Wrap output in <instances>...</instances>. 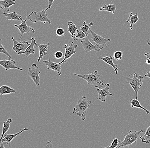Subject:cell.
<instances>
[{"instance_id": "1", "label": "cell", "mask_w": 150, "mask_h": 148, "mask_svg": "<svg viewBox=\"0 0 150 148\" xmlns=\"http://www.w3.org/2000/svg\"><path fill=\"white\" fill-rule=\"evenodd\" d=\"M73 75L84 79L87 81L88 85L93 86L98 89H102L103 86L105 85V83H104L100 79V76L101 75L98 74L97 71H95L88 74L81 75L74 73Z\"/></svg>"}, {"instance_id": "2", "label": "cell", "mask_w": 150, "mask_h": 148, "mask_svg": "<svg viewBox=\"0 0 150 148\" xmlns=\"http://www.w3.org/2000/svg\"><path fill=\"white\" fill-rule=\"evenodd\" d=\"M91 103V101L87 100V97L85 96H83L82 99L79 100L73 109V114L77 115L81 118L82 120H84L86 119V112Z\"/></svg>"}, {"instance_id": "3", "label": "cell", "mask_w": 150, "mask_h": 148, "mask_svg": "<svg viewBox=\"0 0 150 148\" xmlns=\"http://www.w3.org/2000/svg\"><path fill=\"white\" fill-rule=\"evenodd\" d=\"M144 132L143 130L140 131H130L125 136V138L120 143L118 148L120 147H128L133 143H137L138 139L139 138V135L141 133Z\"/></svg>"}, {"instance_id": "4", "label": "cell", "mask_w": 150, "mask_h": 148, "mask_svg": "<svg viewBox=\"0 0 150 148\" xmlns=\"http://www.w3.org/2000/svg\"><path fill=\"white\" fill-rule=\"evenodd\" d=\"M130 76L127 77L126 79L127 80V83L130 84L134 91L136 93V99H138V93L139 90H140L141 87L143 83V77L137 73H134L133 78H130Z\"/></svg>"}, {"instance_id": "5", "label": "cell", "mask_w": 150, "mask_h": 148, "mask_svg": "<svg viewBox=\"0 0 150 148\" xmlns=\"http://www.w3.org/2000/svg\"><path fill=\"white\" fill-rule=\"evenodd\" d=\"M47 11L43 9L41 12H37L32 11L30 14L28 15V20L33 23H35L38 21H41L44 24L48 22L49 24H51V20L48 18Z\"/></svg>"}, {"instance_id": "6", "label": "cell", "mask_w": 150, "mask_h": 148, "mask_svg": "<svg viewBox=\"0 0 150 148\" xmlns=\"http://www.w3.org/2000/svg\"><path fill=\"white\" fill-rule=\"evenodd\" d=\"M40 69L35 64H33L28 69V75L32 79L37 87L40 86Z\"/></svg>"}, {"instance_id": "7", "label": "cell", "mask_w": 150, "mask_h": 148, "mask_svg": "<svg viewBox=\"0 0 150 148\" xmlns=\"http://www.w3.org/2000/svg\"><path fill=\"white\" fill-rule=\"evenodd\" d=\"M26 18L25 20L22 19V17L20 18L21 21V23L19 25H18L17 24H15L14 26L16 27L18 29L20 32L21 33V36L20 37L19 40H20L21 37L23 36V34L25 33H33L35 32V30L32 27H30L28 26L26 23H27V21L28 19V15L26 14Z\"/></svg>"}, {"instance_id": "8", "label": "cell", "mask_w": 150, "mask_h": 148, "mask_svg": "<svg viewBox=\"0 0 150 148\" xmlns=\"http://www.w3.org/2000/svg\"><path fill=\"white\" fill-rule=\"evenodd\" d=\"M81 42L84 48L85 53H88L89 51H91V50L100 51L104 47L103 46L98 45V44H96L94 45L92 44L87 37L84 38V40L81 41Z\"/></svg>"}, {"instance_id": "9", "label": "cell", "mask_w": 150, "mask_h": 148, "mask_svg": "<svg viewBox=\"0 0 150 148\" xmlns=\"http://www.w3.org/2000/svg\"><path fill=\"white\" fill-rule=\"evenodd\" d=\"M77 45H74V42H72L70 45L68 44H66L64 46V48L65 49V54H64V59L60 62V64H62L64 63H66L67 62L68 59H70L71 57L76 53V51L75 49L77 47Z\"/></svg>"}, {"instance_id": "10", "label": "cell", "mask_w": 150, "mask_h": 148, "mask_svg": "<svg viewBox=\"0 0 150 148\" xmlns=\"http://www.w3.org/2000/svg\"><path fill=\"white\" fill-rule=\"evenodd\" d=\"M89 30H90V33L91 34L92 36L91 37V42H94L96 44L101 45L104 47H106L108 46L107 43L111 41V39L110 38H103L101 35L96 33L91 29V28Z\"/></svg>"}, {"instance_id": "11", "label": "cell", "mask_w": 150, "mask_h": 148, "mask_svg": "<svg viewBox=\"0 0 150 148\" xmlns=\"http://www.w3.org/2000/svg\"><path fill=\"white\" fill-rule=\"evenodd\" d=\"M11 39L13 42V50H14L16 53H18L21 52L22 50L25 51L30 45V43L26 41H23V42H19L17 41L13 37H11Z\"/></svg>"}, {"instance_id": "12", "label": "cell", "mask_w": 150, "mask_h": 148, "mask_svg": "<svg viewBox=\"0 0 150 148\" xmlns=\"http://www.w3.org/2000/svg\"><path fill=\"white\" fill-rule=\"evenodd\" d=\"M105 87L103 89H97V91L98 92V96L97 100H100L101 102H105L106 98L108 96H112V94L109 91L110 89V84L109 83L106 84Z\"/></svg>"}, {"instance_id": "13", "label": "cell", "mask_w": 150, "mask_h": 148, "mask_svg": "<svg viewBox=\"0 0 150 148\" xmlns=\"http://www.w3.org/2000/svg\"><path fill=\"white\" fill-rule=\"evenodd\" d=\"M16 62L12 59H7V60H1L0 61V64L5 69L6 71L11 69H17L20 71H23L22 68L16 66Z\"/></svg>"}, {"instance_id": "14", "label": "cell", "mask_w": 150, "mask_h": 148, "mask_svg": "<svg viewBox=\"0 0 150 148\" xmlns=\"http://www.w3.org/2000/svg\"><path fill=\"white\" fill-rule=\"evenodd\" d=\"M43 63H45V66H47V70L50 69L54 71H56L57 72V75L59 76H60L62 74V68L61 67V64H60L59 63L52 62L50 61V59L48 60H44Z\"/></svg>"}, {"instance_id": "15", "label": "cell", "mask_w": 150, "mask_h": 148, "mask_svg": "<svg viewBox=\"0 0 150 148\" xmlns=\"http://www.w3.org/2000/svg\"><path fill=\"white\" fill-rule=\"evenodd\" d=\"M29 41H31V42L30 45L25 51L23 52H20L18 53V55L24 54L25 57H28L30 54H34L35 53V46H37V44L36 43V41L35 40L34 37H32L31 39H28Z\"/></svg>"}, {"instance_id": "16", "label": "cell", "mask_w": 150, "mask_h": 148, "mask_svg": "<svg viewBox=\"0 0 150 148\" xmlns=\"http://www.w3.org/2000/svg\"><path fill=\"white\" fill-rule=\"evenodd\" d=\"M16 0H1L0 1V7L3 11L4 13H10L9 7L12 6L16 4L15 1Z\"/></svg>"}, {"instance_id": "17", "label": "cell", "mask_w": 150, "mask_h": 148, "mask_svg": "<svg viewBox=\"0 0 150 148\" xmlns=\"http://www.w3.org/2000/svg\"><path fill=\"white\" fill-rule=\"evenodd\" d=\"M33 129H28V128H25L23 129H22L21 131H20L18 132L15 134H13V135H5L4 137L2 139L1 141V143H7L8 144V146H10V143L11 141H12L13 139L15 137H16L18 135H20L21 133L23 132L24 131H32Z\"/></svg>"}, {"instance_id": "18", "label": "cell", "mask_w": 150, "mask_h": 148, "mask_svg": "<svg viewBox=\"0 0 150 148\" xmlns=\"http://www.w3.org/2000/svg\"><path fill=\"white\" fill-rule=\"evenodd\" d=\"M50 45V43H48L47 44H37V46L39 48V57L36 58L38 59V62H39L43 57L46 56L47 54L48 46Z\"/></svg>"}, {"instance_id": "19", "label": "cell", "mask_w": 150, "mask_h": 148, "mask_svg": "<svg viewBox=\"0 0 150 148\" xmlns=\"http://www.w3.org/2000/svg\"><path fill=\"white\" fill-rule=\"evenodd\" d=\"M67 24L68 26L67 31L71 34V38H73L74 41H77L79 38L76 36V32L78 30L76 26L72 21H68Z\"/></svg>"}, {"instance_id": "20", "label": "cell", "mask_w": 150, "mask_h": 148, "mask_svg": "<svg viewBox=\"0 0 150 148\" xmlns=\"http://www.w3.org/2000/svg\"><path fill=\"white\" fill-rule=\"evenodd\" d=\"M113 58V57H112V56L108 57V56H106L105 57H98V59L100 60H102L103 61L105 62L108 64L109 65L112 66V68L114 69L116 74L118 75V68H117L118 64H114V63H113V61H112Z\"/></svg>"}, {"instance_id": "21", "label": "cell", "mask_w": 150, "mask_h": 148, "mask_svg": "<svg viewBox=\"0 0 150 148\" xmlns=\"http://www.w3.org/2000/svg\"><path fill=\"white\" fill-rule=\"evenodd\" d=\"M139 18L138 17V13H137L136 14L134 15L132 12H130L129 13V17L128 19L126 21V22H129L130 23V26L129 28L131 30H133V26L134 24L137 22L138 21Z\"/></svg>"}, {"instance_id": "22", "label": "cell", "mask_w": 150, "mask_h": 148, "mask_svg": "<svg viewBox=\"0 0 150 148\" xmlns=\"http://www.w3.org/2000/svg\"><path fill=\"white\" fill-rule=\"evenodd\" d=\"M130 102L131 108H141V109L145 110V112H146L147 115H149V110H147L144 107L142 106L139 101H138V99H131Z\"/></svg>"}, {"instance_id": "23", "label": "cell", "mask_w": 150, "mask_h": 148, "mask_svg": "<svg viewBox=\"0 0 150 148\" xmlns=\"http://www.w3.org/2000/svg\"><path fill=\"white\" fill-rule=\"evenodd\" d=\"M17 91L9 86H2L0 88V94L1 95H5L12 93H16Z\"/></svg>"}, {"instance_id": "24", "label": "cell", "mask_w": 150, "mask_h": 148, "mask_svg": "<svg viewBox=\"0 0 150 148\" xmlns=\"http://www.w3.org/2000/svg\"><path fill=\"white\" fill-rule=\"evenodd\" d=\"M116 5L112 4H109L108 5L104 4L103 7H101L99 9L100 11H107V12H110L112 13L113 14H115L116 12Z\"/></svg>"}, {"instance_id": "25", "label": "cell", "mask_w": 150, "mask_h": 148, "mask_svg": "<svg viewBox=\"0 0 150 148\" xmlns=\"http://www.w3.org/2000/svg\"><path fill=\"white\" fill-rule=\"evenodd\" d=\"M13 122V120L11 118L8 119L6 121L3 122V127L2 133L1 135V138L0 141L4 137L6 133L8 131L10 128V124Z\"/></svg>"}, {"instance_id": "26", "label": "cell", "mask_w": 150, "mask_h": 148, "mask_svg": "<svg viewBox=\"0 0 150 148\" xmlns=\"http://www.w3.org/2000/svg\"><path fill=\"white\" fill-rule=\"evenodd\" d=\"M3 14L5 17L6 18V20H13L21 21L20 18L21 17V16L18 14L16 11H13L12 13H3Z\"/></svg>"}, {"instance_id": "27", "label": "cell", "mask_w": 150, "mask_h": 148, "mask_svg": "<svg viewBox=\"0 0 150 148\" xmlns=\"http://www.w3.org/2000/svg\"><path fill=\"white\" fill-rule=\"evenodd\" d=\"M139 138L141 139L143 143H150V126L146 129L144 135L142 136Z\"/></svg>"}, {"instance_id": "28", "label": "cell", "mask_w": 150, "mask_h": 148, "mask_svg": "<svg viewBox=\"0 0 150 148\" xmlns=\"http://www.w3.org/2000/svg\"><path fill=\"white\" fill-rule=\"evenodd\" d=\"M94 25L93 22H91L90 24L86 23V21H84L83 24V26L81 27L80 29L81 31L83 32L84 33L86 34L87 35L90 33V29L91 27Z\"/></svg>"}, {"instance_id": "29", "label": "cell", "mask_w": 150, "mask_h": 148, "mask_svg": "<svg viewBox=\"0 0 150 148\" xmlns=\"http://www.w3.org/2000/svg\"><path fill=\"white\" fill-rule=\"evenodd\" d=\"M123 52L121 51H116L113 53V58L116 61L121 60L122 58Z\"/></svg>"}, {"instance_id": "30", "label": "cell", "mask_w": 150, "mask_h": 148, "mask_svg": "<svg viewBox=\"0 0 150 148\" xmlns=\"http://www.w3.org/2000/svg\"><path fill=\"white\" fill-rule=\"evenodd\" d=\"M0 53H3L5 54L6 56L8 57V59H12L11 55L9 54L8 51H7V50L5 48L3 45L2 44L1 42L0 43Z\"/></svg>"}, {"instance_id": "31", "label": "cell", "mask_w": 150, "mask_h": 148, "mask_svg": "<svg viewBox=\"0 0 150 148\" xmlns=\"http://www.w3.org/2000/svg\"><path fill=\"white\" fill-rule=\"evenodd\" d=\"M120 141H119L118 139L116 137L113 139L112 140V143H111V145L110 146H108L107 147H106V148H118L119 147V143H120Z\"/></svg>"}, {"instance_id": "32", "label": "cell", "mask_w": 150, "mask_h": 148, "mask_svg": "<svg viewBox=\"0 0 150 148\" xmlns=\"http://www.w3.org/2000/svg\"><path fill=\"white\" fill-rule=\"evenodd\" d=\"M76 36L79 39H84L88 35L84 33L82 31H80L78 30L76 32Z\"/></svg>"}, {"instance_id": "33", "label": "cell", "mask_w": 150, "mask_h": 148, "mask_svg": "<svg viewBox=\"0 0 150 148\" xmlns=\"http://www.w3.org/2000/svg\"><path fill=\"white\" fill-rule=\"evenodd\" d=\"M56 35L59 36H64L65 35L64 30L62 28H59L56 29Z\"/></svg>"}, {"instance_id": "34", "label": "cell", "mask_w": 150, "mask_h": 148, "mask_svg": "<svg viewBox=\"0 0 150 148\" xmlns=\"http://www.w3.org/2000/svg\"><path fill=\"white\" fill-rule=\"evenodd\" d=\"M63 53L62 52L60 51H57L54 54L55 57L56 59H62L63 57Z\"/></svg>"}, {"instance_id": "35", "label": "cell", "mask_w": 150, "mask_h": 148, "mask_svg": "<svg viewBox=\"0 0 150 148\" xmlns=\"http://www.w3.org/2000/svg\"><path fill=\"white\" fill-rule=\"evenodd\" d=\"M54 0H49V6H48L47 8L45 9V10L47 11L49 9H50L52 6L53 4V2H54Z\"/></svg>"}, {"instance_id": "36", "label": "cell", "mask_w": 150, "mask_h": 148, "mask_svg": "<svg viewBox=\"0 0 150 148\" xmlns=\"http://www.w3.org/2000/svg\"><path fill=\"white\" fill-rule=\"evenodd\" d=\"M47 146L46 147V148H52V141H50L49 142H47Z\"/></svg>"}, {"instance_id": "37", "label": "cell", "mask_w": 150, "mask_h": 148, "mask_svg": "<svg viewBox=\"0 0 150 148\" xmlns=\"http://www.w3.org/2000/svg\"><path fill=\"white\" fill-rule=\"evenodd\" d=\"M145 62L147 64L150 65V58H147V59H146Z\"/></svg>"}, {"instance_id": "38", "label": "cell", "mask_w": 150, "mask_h": 148, "mask_svg": "<svg viewBox=\"0 0 150 148\" xmlns=\"http://www.w3.org/2000/svg\"><path fill=\"white\" fill-rule=\"evenodd\" d=\"M145 76L150 79V72H147V74L145 75Z\"/></svg>"}, {"instance_id": "39", "label": "cell", "mask_w": 150, "mask_h": 148, "mask_svg": "<svg viewBox=\"0 0 150 148\" xmlns=\"http://www.w3.org/2000/svg\"><path fill=\"white\" fill-rule=\"evenodd\" d=\"M144 55L146 56V57L147 58H150V52L145 53V54H144Z\"/></svg>"}, {"instance_id": "40", "label": "cell", "mask_w": 150, "mask_h": 148, "mask_svg": "<svg viewBox=\"0 0 150 148\" xmlns=\"http://www.w3.org/2000/svg\"><path fill=\"white\" fill-rule=\"evenodd\" d=\"M4 143H1V147H0V148H4L5 147H4Z\"/></svg>"}, {"instance_id": "41", "label": "cell", "mask_w": 150, "mask_h": 148, "mask_svg": "<svg viewBox=\"0 0 150 148\" xmlns=\"http://www.w3.org/2000/svg\"><path fill=\"white\" fill-rule=\"evenodd\" d=\"M146 41H147V43H148V45H149V46L150 47V40H146Z\"/></svg>"}, {"instance_id": "42", "label": "cell", "mask_w": 150, "mask_h": 148, "mask_svg": "<svg viewBox=\"0 0 150 148\" xmlns=\"http://www.w3.org/2000/svg\"><path fill=\"white\" fill-rule=\"evenodd\" d=\"M149 1H150V0H149Z\"/></svg>"}]
</instances>
